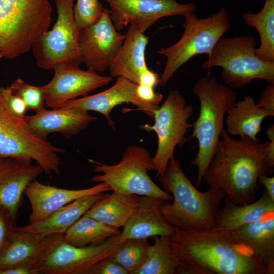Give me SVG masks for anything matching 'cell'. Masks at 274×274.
Instances as JSON below:
<instances>
[{"instance_id":"6da1fadb","label":"cell","mask_w":274,"mask_h":274,"mask_svg":"<svg viewBox=\"0 0 274 274\" xmlns=\"http://www.w3.org/2000/svg\"><path fill=\"white\" fill-rule=\"evenodd\" d=\"M170 239L179 274H267L262 260L230 231L176 229Z\"/></svg>"},{"instance_id":"7a4b0ae2","label":"cell","mask_w":274,"mask_h":274,"mask_svg":"<svg viewBox=\"0 0 274 274\" xmlns=\"http://www.w3.org/2000/svg\"><path fill=\"white\" fill-rule=\"evenodd\" d=\"M268 143L245 137L235 139L224 128L203 180L209 186L220 188L225 198L235 204L253 202L260 188L259 177L273 172L274 164L267 155Z\"/></svg>"},{"instance_id":"3957f363","label":"cell","mask_w":274,"mask_h":274,"mask_svg":"<svg viewBox=\"0 0 274 274\" xmlns=\"http://www.w3.org/2000/svg\"><path fill=\"white\" fill-rule=\"evenodd\" d=\"M164 190L172 195L173 202L166 201L160 212L164 220L176 229L204 230L215 228L218 212L225 194L210 186L201 192L192 184L179 160L171 159L160 176Z\"/></svg>"},{"instance_id":"277c9868","label":"cell","mask_w":274,"mask_h":274,"mask_svg":"<svg viewBox=\"0 0 274 274\" xmlns=\"http://www.w3.org/2000/svg\"><path fill=\"white\" fill-rule=\"evenodd\" d=\"M192 92L199 100L200 110L188 139L194 138L198 141V152L191 165L197 167L196 184L200 186L224 129V116L237 101L238 93L210 76L198 79Z\"/></svg>"},{"instance_id":"5b68a950","label":"cell","mask_w":274,"mask_h":274,"mask_svg":"<svg viewBox=\"0 0 274 274\" xmlns=\"http://www.w3.org/2000/svg\"><path fill=\"white\" fill-rule=\"evenodd\" d=\"M52 7L49 0H0V52L14 59L28 52L49 30Z\"/></svg>"},{"instance_id":"8992f818","label":"cell","mask_w":274,"mask_h":274,"mask_svg":"<svg viewBox=\"0 0 274 274\" xmlns=\"http://www.w3.org/2000/svg\"><path fill=\"white\" fill-rule=\"evenodd\" d=\"M255 39L250 35L222 37L208 54L202 67L222 68V79L236 90L255 79L274 84V62L259 58L255 53Z\"/></svg>"},{"instance_id":"52a82bcc","label":"cell","mask_w":274,"mask_h":274,"mask_svg":"<svg viewBox=\"0 0 274 274\" xmlns=\"http://www.w3.org/2000/svg\"><path fill=\"white\" fill-rule=\"evenodd\" d=\"M184 31L174 44L160 48L157 52L167 58L159 78L161 86L167 85L174 73L194 56L208 54L224 34L230 30L229 10L221 7L215 14L198 18L195 12L184 16Z\"/></svg>"},{"instance_id":"ba28073f","label":"cell","mask_w":274,"mask_h":274,"mask_svg":"<svg viewBox=\"0 0 274 274\" xmlns=\"http://www.w3.org/2000/svg\"><path fill=\"white\" fill-rule=\"evenodd\" d=\"M123 242L118 235L98 245L78 247L68 243L64 234L48 235L42 239L34 263L35 273L88 274L97 262L110 257Z\"/></svg>"},{"instance_id":"9c48e42d","label":"cell","mask_w":274,"mask_h":274,"mask_svg":"<svg viewBox=\"0 0 274 274\" xmlns=\"http://www.w3.org/2000/svg\"><path fill=\"white\" fill-rule=\"evenodd\" d=\"M94 171L100 173L91 178L92 182H104L113 192L124 194L149 196L170 201L172 196L157 186L148 174L153 170L152 157L144 147L129 146L120 161L115 165H107L92 159Z\"/></svg>"},{"instance_id":"30bf717a","label":"cell","mask_w":274,"mask_h":274,"mask_svg":"<svg viewBox=\"0 0 274 274\" xmlns=\"http://www.w3.org/2000/svg\"><path fill=\"white\" fill-rule=\"evenodd\" d=\"M64 149L43 139L30 129L24 118L9 110L0 93V155L34 160L47 175L60 173L59 153Z\"/></svg>"},{"instance_id":"8fae6325","label":"cell","mask_w":274,"mask_h":274,"mask_svg":"<svg viewBox=\"0 0 274 274\" xmlns=\"http://www.w3.org/2000/svg\"><path fill=\"white\" fill-rule=\"evenodd\" d=\"M193 107L188 104L185 98L176 90L170 91L164 102L156 109L153 125H140L147 132L153 131L157 136V148L152 158L153 170L156 177L161 176L169 161L174 158V149L189 140L185 134L192 124L188 122L193 114Z\"/></svg>"},{"instance_id":"7c38bea8","label":"cell","mask_w":274,"mask_h":274,"mask_svg":"<svg viewBox=\"0 0 274 274\" xmlns=\"http://www.w3.org/2000/svg\"><path fill=\"white\" fill-rule=\"evenodd\" d=\"M74 0H54L57 18L51 30L44 33L31 49L37 66L53 70L57 64L80 65L83 60L79 46V29L73 16Z\"/></svg>"},{"instance_id":"4fadbf2b","label":"cell","mask_w":274,"mask_h":274,"mask_svg":"<svg viewBox=\"0 0 274 274\" xmlns=\"http://www.w3.org/2000/svg\"><path fill=\"white\" fill-rule=\"evenodd\" d=\"M110 6V19L120 31L128 24L142 33L159 19L167 16H185L195 12L193 3L181 4L176 0H104Z\"/></svg>"},{"instance_id":"5bb4252c","label":"cell","mask_w":274,"mask_h":274,"mask_svg":"<svg viewBox=\"0 0 274 274\" xmlns=\"http://www.w3.org/2000/svg\"><path fill=\"white\" fill-rule=\"evenodd\" d=\"M52 80L42 86L45 106L53 109L60 107L66 102L109 84L111 76H101L96 72L84 70L80 65L68 63L57 64L53 69Z\"/></svg>"},{"instance_id":"9a60e30c","label":"cell","mask_w":274,"mask_h":274,"mask_svg":"<svg viewBox=\"0 0 274 274\" xmlns=\"http://www.w3.org/2000/svg\"><path fill=\"white\" fill-rule=\"evenodd\" d=\"M125 37L114 26L105 8L95 23L79 29L80 54L88 69L102 72L110 67Z\"/></svg>"},{"instance_id":"2e32d148","label":"cell","mask_w":274,"mask_h":274,"mask_svg":"<svg viewBox=\"0 0 274 274\" xmlns=\"http://www.w3.org/2000/svg\"><path fill=\"white\" fill-rule=\"evenodd\" d=\"M136 86L137 84L128 79L118 77L115 83L109 89L95 94L70 100L59 108L87 112L96 111L104 115L108 125L113 128L114 123L110 117L111 111L115 106L124 103L135 105L139 110L153 118L154 111L159 107L141 99L136 94Z\"/></svg>"},{"instance_id":"e0dca14e","label":"cell","mask_w":274,"mask_h":274,"mask_svg":"<svg viewBox=\"0 0 274 274\" xmlns=\"http://www.w3.org/2000/svg\"><path fill=\"white\" fill-rule=\"evenodd\" d=\"M107 191L112 189L104 182L88 188L72 190L45 185L35 179L28 184L24 191L31 207L28 223L40 222L53 212L79 198Z\"/></svg>"},{"instance_id":"ac0fdd59","label":"cell","mask_w":274,"mask_h":274,"mask_svg":"<svg viewBox=\"0 0 274 274\" xmlns=\"http://www.w3.org/2000/svg\"><path fill=\"white\" fill-rule=\"evenodd\" d=\"M32 160L4 158L0 164V206L15 220L28 184L44 170Z\"/></svg>"},{"instance_id":"d6986e66","label":"cell","mask_w":274,"mask_h":274,"mask_svg":"<svg viewBox=\"0 0 274 274\" xmlns=\"http://www.w3.org/2000/svg\"><path fill=\"white\" fill-rule=\"evenodd\" d=\"M24 119L32 131L46 139L53 133H61L70 139L81 133L97 119L87 112L63 108H45Z\"/></svg>"},{"instance_id":"ffe728a7","label":"cell","mask_w":274,"mask_h":274,"mask_svg":"<svg viewBox=\"0 0 274 274\" xmlns=\"http://www.w3.org/2000/svg\"><path fill=\"white\" fill-rule=\"evenodd\" d=\"M166 201L149 196H139L136 209L119 234L120 241L172 236L176 229L164 220L160 212L161 206Z\"/></svg>"},{"instance_id":"44dd1931","label":"cell","mask_w":274,"mask_h":274,"mask_svg":"<svg viewBox=\"0 0 274 274\" xmlns=\"http://www.w3.org/2000/svg\"><path fill=\"white\" fill-rule=\"evenodd\" d=\"M124 40L109 67L112 77H123L138 84L141 73L148 68L145 50L149 42L146 36L129 25Z\"/></svg>"},{"instance_id":"7402d4cb","label":"cell","mask_w":274,"mask_h":274,"mask_svg":"<svg viewBox=\"0 0 274 274\" xmlns=\"http://www.w3.org/2000/svg\"><path fill=\"white\" fill-rule=\"evenodd\" d=\"M104 195L101 193L82 197L58 209L40 222L15 227L14 230L30 232L41 239L51 234H64L74 222Z\"/></svg>"},{"instance_id":"603a6c76","label":"cell","mask_w":274,"mask_h":274,"mask_svg":"<svg viewBox=\"0 0 274 274\" xmlns=\"http://www.w3.org/2000/svg\"><path fill=\"white\" fill-rule=\"evenodd\" d=\"M230 232L236 241L262 260L267 274L274 273V212Z\"/></svg>"},{"instance_id":"cb8c5ba5","label":"cell","mask_w":274,"mask_h":274,"mask_svg":"<svg viewBox=\"0 0 274 274\" xmlns=\"http://www.w3.org/2000/svg\"><path fill=\"white\" fill-rule=\"evenodd\" d=\"M226 114L225 129L229 135L248 138L255 141H259L257 135L261 130L263 120L270 116L250 95L237 101Z\"/></svg>"},{"instance_id":"d4e9b609","label":"cell","mask_w":274,"mask_h":274,"mask_svg":"<svg viewBox=\"0 0 274 274\" xmlns=\"http://www.w3.org/2000/svg\"><path fill=\"white\" fill-rule=\"evenodd\" d=\"M224 206L217 215L215 228L231 231L260 219L274 212V200L264 189L261 197L251 203L237 204L224 198Z\"/></svg>"},{"instance_id":"484cf974","label":"cell","mask_w":274,"mask_h":274,"mask_svg":"<svg viewBox=\"0 0 274 274\" xmlns=\"http://www.w3.org/2000/svg\"><path fill=\"white\" fill-rule=\"evenodd\" d=\"M139 195L113 192L105 194L83 215L93 218L109 226L123 227L136 209Z\"/></svg>"},{"instance_id":"4316f807","label":"cell","mask_w":274,"mask_h":274,"mask_svg":"<svg viewBox=\"0 0 274 274\" xmlns=\"http://www.w3.org/2000/svg\"><path fill=\"white\" fill-rule=\"evenodd\" d=\"M42 239L30 232L15 231L0 253V270L23 265H34Z\"/></svg>"},{"instance_id":"83f0119b","label":"cell","mask_w":274,"mask_h":274,"mask_svg":"<svg viewBox=\"0 0 274 274\" xmlns=\"http://www.w3.org/2000/svg\"><path fill=\"white\" fill-rule=\"evenodd\" d=\"M242 17L247 25L259 33L260 45L255 48V54L262 60L274 62V0H265L259 12H247Z\"/></svg>"},{"instance_id":"f1b7e54d","label":"cell","mask_w":274,"mask_h":274,"mask_svg":"<svg viewBox=\"0 0 274 274\" xmlns=\"http://www.w3.org/2000/svg\"><path fill=\"white\" fill-rule=\"evenodd\" d=\"M120 233L117 228L83 215L70 226L64 237L74 246L84 247L100 244Z\"/></svg>"},{"instance_id":"f546056e","label":"cell","mask_w":274,"mask_h":274,"mask_svg":"<svg viewBox=\"0 0 274 274\" xmlns=\"http://www.w3.org/2000/svg\"><path fill=\"white\" fill-rule=\"evenodd\" d=\"M169 235L154 236L142 265L132 274H179V262L173 250Z\"/></svg>"},{"instance_id":"4dcf8cb0","label":"cell","mask_w":274,"mask_h":274,"mask_svg":"<svg viewBox=\"0 0 274 274\" xmlns=\"http://www.w3.org/2000/svg\"><path fill=\"white\" fill-rule=\"evenodd\" d=\"M150 246L148 238L127 239L110 257L132 274L143 263Z\"/></svg>"},{"instance_id":"1f68e13d","label":"cell","mask_w":274,"mask_h":274,"mask_svg":"<svg viewBox=\"0 0 274 274\" xmlns=\"http://www.w3.org/2000/svg\"><path fill=\"white\" fill-rule=\"evenodd\" d=\"M105 8L99 0H76L73 16L78 28L89 26L101 17Z\"/></svg>"},{"instance_id":"d6a6232c","label":"cell","mask_w":274,"mask_h":274,"mask_svg":"<svg viewBox=\"0 0 274 274\" xmlns=\"http://www.w3.org/2000/svg\"><path fill=\"white\" fill-rule=\"evenodd\" d=\"M13 92L26 104L28 110L38 112L45 108L42 86L29 84L19 78L9 86Z\"/></svg>"},{"instance_id":"836d02e7","label":"cell","mask_w":274,"mask_h":274,"mask_svg":"<svg viewBox=\"0 0 274 274\" xmlns=\"http://www.w3.org/2000/svg\"><path fill=\"white\" fill-rule=\"evenodd\" d=\"M0 93L7 106L13 114L17 117L24 118L28 108L25 102L16 95L10 86H0Z\"/></svg>"},{"instance_id":"e575fe53","label":"cell","mask_w":274,"mask_h":274,"mask_svg":"<svg viewBox=\"0 0 274 274\" xmlns=\"http://www.w3.org/2000/svg\"><path fill=\"white\" fill-rule=\"evenodd\" d=\"M14 221L8 211L0 206V253L15 233Z\"/></svg>"},{"instance_id":"d590c367","label":"cell","mask_w":274,"mask_h":274,"mask_svg":"<svg viewBox=\"0 0 274 274\" xmlns=\"http://www.w3.org/2000/svg\"><path fill=\"white\" fill-rule=\"evenodd\" d=\"M88 274H129L120 264L110 257L97 262Z\"/></svg>"},{"instance_id":"8d00e7d4","label":"cell","mask_w":274,"mask_h":274,"mask_svg":"<svg viewBox=\"0 0 274 274\" xmlns=\"http://www.w3.org/2000/svg\"><path fill=\"white\" fill-rule=\"evenodd\" d=\"M154 88L139 84L136 86V92L138 97L144 101L158 107L163 96L160 92H155Z\"/></svg>"},{"instance_id":"74e56055","label":"cell","mask_w":274,"mask_h":274,"mask_svg":"<svg viewBox=\"0 0 274 274\" xmlns=\"http://www.w3.org/2000/svg\"><path fill=\"white\" fill-rule=\"evenodd\" d=\"M256 104L267 112L270 116L274 115V84H269L261 92Z\"/></svg>"},{"instance_id":"f35d334b","label":"cell","mask_w":274,"mask_h":274,"mask_svg":"<svg viewBox=\"0 0 274 274\" xmlns=\"http://www.w3.org/2000/svg\"><path fill=\"white\" fill-rule=\"evenodd\" d=\"M159 78L158 74L147 68L140 75L139 84L154 88L159 84Z\"/></svg>"},{"instance_id":"ab89813d","label":"cell","mask_w":274,"mask_h":274,"mask_svg":"<svg viewBox=\"0 0 274 274\" xmlns=\"http://www.w3.org/2000/svg\"><path fill=\"white\" fill-rule=\"evenodd\" d=\"M0 274H35L34 265H23L0 270Z\"/></svg>"},{"instance_id":"60d3db41","label":"cell","mask_w":274,"mask_h":274,"mask_svg":"<svg viewBox=\"0 0 274 274\" xmlns=\"http://www.w3.org/2000/svg\"><path fill=\"white\" fill-rule=\"evenodd\" d=\"M258 182L265 187V190L274 200V177L262 175L258 178Z\"/></svg>"},{"instance_id":"b9f144b4","label":"cell","mask_w":274,"mask_h":274,"mask_svg":"<svg viewBox=\"0 0 274 274\" xmlns=\"http://www.w3.org/2000/svg\"><path fill=\"white\" fill-rule=\"evenodd\" d=\"M268 139V143L267 146V155L270 162L274 164V125H271L266 131Z\"/></svg>"},{"instance_id":"7bdbcfd3","label":"cell","mask_w":274,"mask_h":274,"mask_svg":"<svg viewBox=\"0 0 274 274\" xmlns=\"http://www.w3.org/2000/svg\"><path fill=\"white\" fill-rule=\"evenodd\" d=\"M3 158H4L0 155V164H1V162L2 161V160H3Z\"/></svg>"},{"instance_id":"ee69618b","label":"cell","mask_w":274,"mask_h":274,"mask_svg":"<svg viewBox=\"0 0 274 274\" xmlns=\"http://www.w3.org/2000/svg\"><path fill=\"white\" fill-rule=\"evenodd\" d=\"M2 58H3V57H2V54H1V53L0 52V59Z\"/></svg>"}]
</instances>
